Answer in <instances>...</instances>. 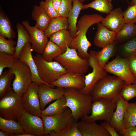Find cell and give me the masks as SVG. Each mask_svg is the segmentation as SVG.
Returning a JSON list of instances; mask_svg holds the SVG:
<instances>
[{"mask_svg":"<svg viewBox=\"0 0 136 136\" xmlns=\"http://www.w3.org/2000/svg\"><path fill=\"white\" fill-rule=\"evenodd\" d=\"M14 77V74L9 70L3 73L0 75V99L12 91L11 83Z\"/></svg>","mask_w":136,"mask_h":136,"instance_id":"e575fe53","label":"cell"},{"mask_svg":"<svg viewBox=\"0 0 136 136\" xmlns=\"http://www.w3.org/2000/svg\"><path fill=\"white\" fill-rule=\"evenodd\" d=\"M101 23L109 30L117 33L126 23L121 8L112 10L104 18Z\"/></svg>","mask_w":136,"mask_h":136,"instance_id":"ac0fdd59","label":"cell"},{"mask_svg":"<svg viewBox=\"0 0 136 136\" xmlns=\"http://www.w3.org/2000/svg\"><path fill=\"white\" fill-rule=\"evenodd\" d=\"M9 134L6 131L1 130L0 131V136H9Z\"/></svg>","mask_w":136,"mask_h":136,"instance_id":"681fc988","label":"cell"},{"mask_svg":"<svg viewBox=\"0 0 136 136\" xmlns=\"http://www.w3.org/2000/svg\"><path fill=\"white\" fill-rule=\"evenodd\" d=\"M32 51L31 43H27L23 47L18 57L20 61L25 63L29 68L31 73L32 82H36L39 85L43 83L52 85L45 83L40 77L36 65L32 55Z\"/></svg>","mask_w":136,"mask_h":136,"instance_id":"e0dca14e","label":"cell"},{"mask_svg":"<svg viewBox=\"0 0 136 136\" xmlns=\"http://www.w3.org/2000/svg\"><path fill=\"white\" fill-rule=\"evenodd\" d=\"M104 18L101 15L94 14L84 15L79 20L77 25L76 36L72 39L69 47L77 50L82 58L88 59L89 56L88 50L91 45L86 37L88 30L93 25L101 22Z\"/></svg>","mask_w":136,"mask_h":136,"instance_id":"6da1fadb","label":"cell"},{"mask_svg":"<svg viewBox=\"0 0 136 136\" xmlns=\"http://www.w3.org/2000/svg\"><path fill=\"white\" fill-rule=\"evenodd\" d=\"M19 60L14 55L0 52V75L4 68H12Z\"/></svg>","mask_w":136,"mask_h":136,"instance_id":"d590c367","label":"cell"},{"mask_svg":"<svg viewBox=\"0 0 136 136\" xmlns=\"http://www.w3.org/2000/svg\"><path fill=\"white\" fill-rule=\"evenodd\" d=\"M33 57L40 77L43 81L47 84H50L68 72L58 62L55 61H46L39 54H37L33 56Z\"/></svg>","mask_w":136,"mask_h":136,"instance_id":"52a82bcc","label":"cell"},{"mask_svg":"<svg viewBox=\"0 0 136 136\" xmlns=\"http://www.w3.org/2000/svg\"><path fill=\"white\" fill-rule=\"evenodd\" d=\"M66 103V99L63 96L60 98L56 100L46 109L42 111V115L52 116L61 113L67 108L64 106Z\"/></svg>","mask_w":136,"mask_h":136,"instance_id":"4dcf8cb0","label":"cell"},{"mask_svg":"<svg viewBox=\"0 0 136 136\" xmlns=\"http://www.w3.org/2000/svg\"><path fill=\"white\" fill-rule=\"evenodd\" d=\"M16 44L13 39H6L0 36V52L14 55Z\"/></svg>","mask_w":136,"mask_h":136,"instance_id":"74e56055","label":"cell"},{"mask_svg":"<svg viewBox=\"0 0 136 136\" xmlns=\"http://www.w3.org/2000/svg\"><path fill=\"white\" fill-rule=\"evenodd\" d=\"M128 103L119 97L116 108L109 122L116 131L117 132H119L120 134L125 129L124 118L125 108Z\"/></svg>","mask_w":136,"mask_h":136,"instance_id":"ffe728a7","label":"cell"},{"mask_svg":"<svg viewBox=\"0 0 136 136\" xmlns=\"http://www.w3.org/2000/svg\"><path fill=\"white\" fill-rule=\"evenodd\" d=\"M73 0H61L59 10L60 16L67 17L73 7Z\"/></svg>","mask_w":136,"mask_h":136,"instance_id":"7bdbcfd3","label":"cell"},{"mask_svg":"<svg viewBox=\"0 0 136 136\" xmlns=\"http://www.w3.org/2000/svg\"><path fill=\"white\" fill-rule=\"evenodd\" d=\"M96 51H90L88 59L89 66L92 69V72L84 76L85 86L83 89L80 90L82 93L90 94L94 86L99 80L108 75L107 72L103 68L99 66L96 58Z\"/></svg>","mask_w":136,"mask_h":136,"instance_id":"8fae6325","label":"cell"},{"mask_svg":"<svg viewBox=\"0 0 136 136\" xmlns=\"http://www.w3.org/2000/svg\"><path fill=\"white\" fill-rule=\"evenodd\" d=\"M100 125L107 131L111 136H119V134L116 131L114 128L108 121H104Z\"/></svg>","mask_w":136,"mask_h":136,"instance_id":"ee69618b","label":"cell"},{"mask_svg":"<svg viewBox=\"0 0 136 136\" xmlns=\"http://www.w3.org/2000/svg\"><path fill=\"white\" fill-rule=\"evenodd\" d=\"M22 24L29 33L30 37V43L32 51L42 55L49 41L44 31L35 25L31 26L27 20H24Z\"/></svg>","mask_w":136,"mask_h":136,"instance_id":"5bb4252c","label":"cell"},{"mask_svg":"<svg viewBox=\"0 0 136 136\" xmlns=\"http://www.w3.org/2000/svg\"><path fill=\"white\" fill-rule=\"evenodd\" d=\"M77 122H75L70 127L57 132H51L49 136H82L79 130Z\"/></svg>","mask_w":136,"mask_h":136,"instance_id":"f35d334b","label":"cell"},{"mask_svg":"<svg viewBox=\"0 0 136 136\" xmlns=\"http://www.w3.org/2000/svg\"><path fill=\"white\" fill-rule=\"evenodd\" d=\"M18 122L26 132L34 136L45 135L43 121L41 117L24 110Z\"/></svg>","mask_w":136,"mask_h":136,"instance_id":"4fadbf2b","label":"cell"},{"mask_svg":"<svg viewBox=\"0 0 136 136\" xmlns=\"http://www.w3.org/2000/svg\"><path fill=\"white\" fill-rule=\"evenodd\" d=\"M77 123L78 129L82 136H111L105 129L96 122L81 120Z\"/></svg>","mask_w":136,"mask_h":136,"instance_id":"44dd1931","label":"cell"},{"mask_svg":"<svg viewBox=\"0 0 136 136\" xmlns=\"http://www.w3.org/2000/svg\"><path fill=\"white\" fill-rule=\"evenodd\" d=\"M119 97L127 102L136 97V84L124 85L121 90Z\"/></svg>","mask_w":136,"mask_h":136,"instance_id":"ab89813d","label":"cell"},{"mask_svg":"<svg viewBox=\"0 0 136 136\" xmlns=\"http://www.w3.org/2000/svg\"><path fill=\"white\" fill-rule=\"evenodd\" d=\"M112 1V0H94L88 4L83 5V9L91 8L108 14L113 10Z\"/></svg>","mask_w":136,"mask_h":136,"instance_id":"836d02e7","label":"cell"},{"mask_svg":"<svg viewBox=\"0 0 136 136\" xmlns=\"http://www.w3.org/2000/svg\"><path fill=\"white\" fill-rule=\"evenodd\" d=\"M54 87L45 83L39 85L38 94L41 111L51 101L61 98L64 95L65 89Z\"/></svg>","mask_w":136,"mask_h":136,"instance_id":"9a60e30c","label":"cell"},{"mask_svg":"<svg viewBox=\"0 0 136 136\" xmlns=\"http://www.w3.org/2000/svg\"><path fill=\"white\" fill-rule=\"evenodd\" d=\"M16 27L18 37L14 56L18 58L25 45L27 43H30V37L29 33L22 24L18 23L16 24Z\"/></svg>","mask_w":136,"mask_h":136,"instance_id":"4316f807","label":"cell"},{"mask_svg":"<svg viewBox=\"0 0 136 136\" xmlns=\"http://www.w3.org/2000/svg\"><path fill=\"white\" fill-rule=\"evenodd\" d=\"M31 16L33 19L36 21L35 26L44 31L47 28L51 19L40 5L33 6Z\"/></svg>","mask_w":136,"mask_h":136,"instance_id":"603a6c76","label":"cell"},{"mask_svg":"<svg viewBox=\"0 0 136 136\" xmlns=\"http://www.w3.org/2000/svg\"><path fill=\"white\" fill-rule=\"evenodd\" d=\"M16 33L13 29L11 22L7 15L0 9V36L5 38L13 39L15 36Z\"/></svg>","mask_w":136,"mask_h":136,"instance_id":"83f0119b","label":"cell"},{"mask_svg":"<svg viewBox=\"0 0 136 136\" xmlns=\"http://www.w3.org/2000/svg\"><path fill=\"white\" fill-rule=\"evenodd\" d=\"M8 70L15 76L12 84L13 90L23 95L32 82L29 68L26 64L19 60L13 68H9Z\"/></svg>","mask_w":136,"mask_h":136,"instance_id":"9c48e42d","label":"cell"},{"mask_svg":"<svg viewBox=\"0 0 136 136\" xmlns=\"http://www.w3.org/2000/svg\"><path fill=\"white\" fill-rule=\"evenodd\" d=\"M121 50L124 58L129 59L136 57V37L123 44Z\"/></svg>","mask_w":136,"mask_h":136,"instance_id":"8d00e7d4","label":"cell"},{"mask_svg":"<svg viewBox=\"0 0 136 136\" xmlns=\"http://www.w3.org/2000/svg\"><path fill=\"white\" fill-rule=\"evenodd\" d=\"M103 69L124 81L126 85L136 84V78L130 69L128 58L117 56L107 63Z\"/></svg>","mask_w":136,"mask_h":136,"instance_id":"30bf717a","label":"cell"},{"mask_svg":"<svg viewBox=\"0 0 136 136\" xmlns=\"http://www.w3.org/2000/svg\"><path fill=\"white\" fill-rule=\"evenodd\" d=\"M22 97L12 90L0 99V117L18 121L24 110Z\"/></svg>","mask_w":136,"mask_h":136,"instance_id":"277c9868","label":"cell"},{"mask_svg":"<svg viewBox=\"0 0 136 136\" xmlns=\"http://www.w3.org/2000/svg\"><path fill=\"white\" fill-rule=\"evenodd\" d=\"M85 0H79L82 3Z\"/></svg>","mask_w":136,"mask_h":136,"instance_id":"816d5d0a","label":"cell"},{"mask_svg":"<svg viewBox=\"0 0 136 136\" xmlns=\"http://www.w3.org/2000/svg\"><path fill=\"white\" fill-rule=\"evenodd\" d=\"M128 59L130 69L136 78V57H132Z\"/></svg>","mask_w":136,"mask_h":136,"instance_id":"f6af8a7d","label":"cell"},{"mask_svg":"<svg viewBox=\"0 0 136 136\" xmlns=\"http://www.w3.org/2000/svg\"><path fill=\"white\" fill-rule=\"evenodd\" d=\"M125 128L136 126V102L128 103L124 118Z\"/></svg>","mask_w":136,"mask_h":136,"instance_id":"d6a6232c","label":"cell"},{"mask_svg":"<svg viewBox=\"0 0 136 136\" xmlns=\"http://www.w3.org/2000/svg\"><path fill=\"white\" fill-rule=\"evenodd\" d=\"M69 28L67 18L59 16L51 19L44 31L46 36L48 38L58 31L63 29L69 30Z\"/></svg>","mask_w":136,"mask_h":136,"instance_id":"cb8c5ba5","label":"cell"},{"mask_svg":"<svg viewBox=\"0 0 136 136\" xmlns=\"http://www.w3.org/2000/svg\"><path fill=\"white\" fill-rule=\"evenodd\" d=\"M126 84L117 77L108 75L98 81L91 92L93 101L101 98L118 101L122 87Z\"/></svg>","mask_w":136,"mask_h":136,"instance_id":"3957f363","label":"cell"},{"mask_svg":"<svg viewBox=\"0 0 136 136\" xmlns=\"http://www.w3.org/2000/svg\"><path fill=\"white\" fill-rule=\"evenodd\" d=\"M11 136H34L33 135L26 132L18 134H12Z\"/></svg>","mask_w":136,"mask_h":136,"instance_id":"c3c4849f","label":"cell"},{"mask_svg":"<svg viewBox=\"0 0 136 136\" xmlns=\"http://www.w3.org/2000/svg\"><path fill=\"white\" fill-rule=\"evenodd\" d=\"M49 38V40L61 49L63 53L65 51L67 46L70 47L73 39L69 30L66 29L61 30L55 33Z\"/></svg>","mask_w":136,"mask_h":136,"instance_id":"484cf974","label":"cell"},{"mask_svg":"<svg viewBox=\"0 0 136 136\" xmlns=\"http://www.w3.org/2000/svg\"><path fill=\"white\" fill-rule=\"evenodd\" d=\"M136 37V23H126L117 33L116 41L122 42Z\"/></svg>","mask_w":136,"mask_h":136,"instance_id":"f546056e","label":"cell"},{"mask_svg":"<svg viewBox=\"0 0 136 136\" xmlns=\"http://www.w3.org/2000/svg\"><path fill=\"white\" fill-rule=\"evenodd\" d=\"M54 60L69 72L83 75L87 72L90 66L88 59L82 58L76 50L68 46L65 51Z\"/></svg>","mask_w":136,"mask_h":136,"instance_id":"5b68a950","label":"cell"},{"mask_svg":"<svg viewBox=\"0 0 136 136\" xmlns=\"http://www.w3.org/2000/svg\"><path fill=\"white\" fill-rule=\"evenodd\" d=\"M123 16L126 23H136V4L129 6L123 12Z\"/></svg>","mask_w":136,"mask_h":136,"instance_id":"b9f144b4","label":"cell"},{"mask_svg":"<svg viewBox=\"0 0 136 136\" xmlns=\"http://www.w3.org/2000/svg\"><path fill=\"white\" fill-rule=\"evenodd\" d=\"M61 1V0H52L54 7L56 12L59 15V10Z\"/></svg>","mask_w":136,"mask_h":136,"instance_id":"7dc6e473","label":"cell"},{"mask_svg":"<svg viewBox=\"0 0 136 136\" xmlns=\"http://www.w3.org/2000/svg\"><path fill=\"white\" fill-rule=\"evenodd\" d=\"M118 42L115 41L103 48L100 51H96L95 55L98 65L103 68L108 60L115 54L117 49Z\"/></svg>","mask_w":136,"mask_h":136,"instance_id":"d4e9b609","label":"cell"},{"mask_svg":"<svg viewBox=\"0 0 136 136\" xmlns=\"http://www.w3.org/2000/svg\"><path fill=\"white\" fill-rule=\"evenodd\" d=\"M120 135L123 136H136V126L125 128Z\"/></svg>","mask_w":136,"mask_h":136,"instance_id":"bcb514c9","label":"cell"},{"mask_svg":"<svg viewBox=\"0 0 136 136\" xmlns=\"http://www.w3.org/2000/svg\"><path fill=\"white\" fill-rule=\"evenodd\" d=\"M97 24V31L94 40L96 46L103 48L116 41V32L109 30L101 22Z\"/></svg>","mask_w":136,"mask_h":136,"instance_id":"d6986e66","label":"cell"},{"mask_svg":"<svg viewBox=\"0 0 136 136\" xmlns=\"http://www.w3.org/2000/svg\"><path fill=\"white\" fill-rule=\"evenodd\" d=\"M64 96L66 103L64 106L71 110L75 121L91 113L93 101L90 94L81 93L79 90L70 88H65Z\"/></svg>","mask_w":136,"mask_h":136,"instance_id":"7a4b0ae2","label":"cell"},{"mask_svg":"<svg viewBox=\"0 0 136 136\" xmlns=\"http://www.w3.org/2000/svg\"><path fill=\"white\" fill-rule=\"evenodd\" d=\"M63 53L61 49L53 42L49 40L42 54V58L48 62L53 61V60Z\"/></svg>","mask_w":136,"mask_h":136,"instance_id":"1f68e13d","label":"cell"},{"mask_svg":"<svg viewBox=\"0 0 136 136\" xmlns=\"http://www.w3.org/2000/svg\"><path fill=\"white\" fill-rule=\"evenodd\" d=\"M117 101L104 98L93 100L90 114L82 118L81 120L91 122L97 120L110 122L116 108Z\"/></svg>","mask_w":136,"mask_h":136,"instance_id":"8992f818","label":"cell"},{"mask_svg":"<svg viewBox=\"0 0 136 136\" xmlns=\"http://www.w3.org/2000/svg\"><path fill=\"white\" fill-rule=\"evenodd\" d=\"M39 5L44 9L51 18L60 16L57 13L54 7L52 0L42 1L40 2Z\"/></svg>","mask_w":136,"mask_h":136,"instance_id":"60d3db41","label":"cell"},{"mask_svg":"<svg viewBox=\"0 0 136 136\" xmlns=\"http://www.w3.org/2000/svg\"><path fill=\"white\" fill-rule=\"evenodd\" d=\"M83 5L79 0H73L72 8L67 17L69 25L68 30L72 38L76 36L77 20Z\"/></svg>","mask_w":136,"mask_h":136,"instance_id":"7402d4cb","label":"cell"},{"mask_svg":"<svg viewBox=\"0 0 136 136\" xmlns=\"http://www.w3.org/2000/svg\"></svg>","mask_w":136,"mask_h":136,"instance_id":"f5cc1de1","label":"cell"},{"mask_svg":"<svg viewBox=\"0 0 136 136\" xmlns=\"http://www.w3.org/2000/svg\"><path fill=\"white\" fill-rule=\"evenodd\" d=\"M39 86L37 83L32 82L23 95L22 101L24 111L41 117L42 111L38 94Z\"/></svg>","mask_w":136,"mask_h":136,"instance_id":"7c38bea8","label":"cell"},{"mask_svg":"<svg viewBox=\"0 0 136 136\" xmlns=\"http://www.w3.org/2000/svg\"><path fill=\"white\" fill-rule=\"evenodd\" d=\"M85 78L83 74L68 72L50 84L64 88H74L81 90L85 86Z\"/></svg>","mask_w":136,"mask_h":136,"instance_id":"2e32d148","label":"cell"},{"mask_svg":"<svg viewBox=\"0 0 136 136\" xmlns=\"http://www.w3.org/2000/svg\"><path fill=\"white\" fill-rule=\"evenodd\" d=\"M0 129L11 134L26 132L18 121L0 117Z\"/></svg>","mask_w":136,"mask_h":136,"instance_id":"f1b7e54d","label":"cell"},{"mask_svg":"<svg viewBox=\"0 0 136 136\" xmlns=\"http://www.w3.org/2000/svg\"><path fill=\"white\" fill-rule=\"evenodd\" d=\"M45 135L51 132H57L70 127L75 121L71 110L67 107L63 112L52 116L42 115Z\"/></svg>","mask_w":136,"mask_h":136,"instance_id":"ba28073f","label":"cell"},{"mask_svg":"<svg viewBox=\"0 0 136 136\" xmlns=\"http://www.w3.org/2000/svg\"><path fill=\"white\" fill-rule=\"evenodd\" d=\"M130 3V5L136 4V0H131Z\"/></svg>","mask_w":136,"mask_h":136,"instance_id":"f907efd6","label":"cell"}]
</instances>
